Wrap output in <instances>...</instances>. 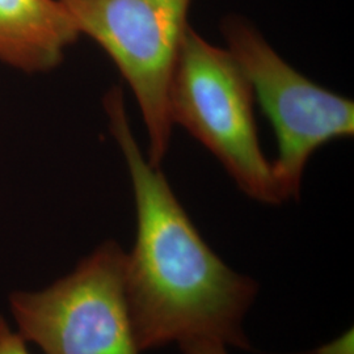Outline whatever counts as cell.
I'll return each instance as SVG.
<instances>
[{
	"label": "cell",
	"instance_id": "6da1fadb",
	"mask_svg": "<svg viewBox=\"0 0 354 354\" xmlns=\"http://www.w3.org/2000/svg\"><path fill=\"white\" fill-rule=\"evenodd\" d=\"M104 105L136 198L137 238L127 254L125 289L140 352L193 340L250 349L243 320L257 283L212 251L160 167L145 159L131 133L122 91H109Z\"/></svg>",
	"mask_w": 354,
	"mask_h": 354
},
{
	"label": "cell",
	"instance_id": "7a4b0ae2",
	"mask_svg": "<svg viewBox=\"0 0 354 354\" xmlns=\"http://www.w3.org/2000/svg\"><path fill=\"white\" fill-rule=\"evenodd\" d=\"M252 87L230 50L209 44L188 26L168 91L172 124L212 152L236 185L260 203H282L272 163L260 147Z\"/></svg>",
	"mask_w": 354,
	"mask_h": 354
},
{
	"label": "cell",
	"instance_id": "3957f363",
	"mask_svg": "<svg viewBox=\"0 0 354 354\" xmlns=\"http://www.w3.org/2000/svg\"><path fill=\"white\" fill-rule=\"evenodd\" d=\"M79 35L105 51L140 105L149 136V162L160 167L172 121L168 91L188 24L192 0H59Z\"/></svg>",
	"mask_w": 354,
	"mask_h": 354
},
{
	"label": "cell",
	"instance_id": "277c9868",
	"mask_svg": "<svg viewBox=\"0 0 354 354\" xmlns=\"http://www.w3.org/2000/svg\"><path fill=\"white\" fill-rule=\"evenodd\" d=\"M222 33L274 130L279 156L272 169L281 201L297 198L311 155L330 140L353 137L354 102L299 74L247 20L228 16Z\"/></svg>",
	"mask_w": 354,
	"mask_h": 354
},
{
	"label": "cell",
	"instance_id": "5b68a950",
	"mask_svg": "<svg viewBox=\"0 0 354 354\" xmlns=\"http://www.w3.org/2000/svg\"><path fill=\"white\" fill-rule=\"evenodd\" d=\"M127 253L106 241L48 289L16 291L13 317L45 354H140L125 289Z\"/></svg>",
	"mask_w": 354,
	"mask_h": 354
},
{
	"label": "cell",
	"instance_id": "8992f818",
	"mask_svg": "<svg viewBox=\"0 0 354 354\" xmlns=\"http://www.w3.org/2000/svg\"><path fill=\"white\" fill-rule=\"evenodd\" d=\"M79 36L59 0H0V59L6 64L48 71Z\"/></svg>",
	"mask_w": 354,
	"mask_h": 354
},
{
	"label": "cell",
	"instance_id": "52a82bcc",
	"mask_svg": "<svg viewBox=\"0 0 354 354\" xmlns=\"http://www.w3.org/2000/svg\"><path fill=\"white\" fill-rule=\"evenodd\" d=\"M0 354H29L26 340L13 333L3 317H0Z\"/></svg>",
	"mask_w": 354,
	"mask_h": 354
},
{
	"label": "cell",
	"instance_id": "ba28073f",
	"mask_svg": "<svg viewBox=\"0 0 354 354\" xmlns=\"http://www.w3.org/2000/svg\"><path fill=\"white\" fill-rule=\"evenodd\" d=\"M178 345L184 354H228L225 345L209 340H193Z\"/></svg>",
	"mask_w": 354,
	"mask_h": 354
}]
</instances>
